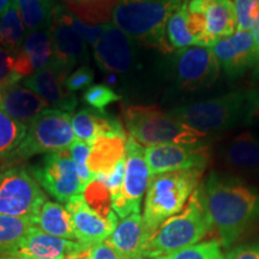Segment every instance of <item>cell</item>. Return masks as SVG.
<instances>
[{"label":"cell","mask_w":259,"mask_h":259,"mask_svg":"<svg viewBox=\"0 0 259 259\" xmlns=\"http://www.w3.org/2000/svg\"><path fill=\"white\" fill-rule=\"evenodd\" d=\"M0 259H34V258L25 257V255H18V254H4V255H0Z\"/></svg>","instance_id":"cell-44"},{"label":"cell","mask_w":259,"mask_h":259,"mask_svg":"<svg viewBox=\"0 0 259 259\" xmlns=\"http://www.w3.org/2000/svg\"><path fill=\"white\" fill-rule=\"evenodd\" d=\"M226 259H259V245H244L234 248Z\"/></svg>","instance_id":"cell-42"},{"label":"cell","mask_w":259,"mask_h":259,"mask_svg":"<svg viewBox=\"0 0 259 259\" xmlns=\"http://www.w3.org/2000/svg\"><path fill=\"white\" fill-rule=\"evenodd\" d=\"M46 202V194L24 167L0 171V213L32 220Z\"/></svg>","instance_id":"cell-8"},{"label":"cell","mask_w":259,"mask_h":259,"mask_svg":"<svg viewBox=\"0 0 259 259\" xmlns=\"http://www.w3.org/2000/svg\"><path fill=\"white\" fill-rule=\"evenodd\" d=\"M211 50L220 67L231 78L242 76L257 64V50L250 30L235 31L231 36L219 40Z\"/></svg>","instance_id":"cell-15"},{"label":"cell","mask_w":259,"mask_h":259,"mask_svg":"<svg viewBox=\"0 0 259 259\" xmlns=\"http://www.w3.org/2000/svg\"><path fill=\"white\" fill-rule=\"evenodd\" d=\"M94 57L97 66L113 76L127 72L134 58L131 38L115 24L107 23L101 37L94 45Z\"/></svg>","instance_id":"cell-16"},{"label":"cell","mask_w":259,"mask_h":259,"mask_svg":"<svg viewBox=\"0 0 259 259\" xmlns=\"http://www.w3.org/2000/svg\"><path fill=\"white\" fill-rule=\"evenodd\" d=\"M187 10L203 30V47L211 48L236 31V14L232 0H189Z\"/></svg>","instance_id":"cell-13"},{"label":"cell","mask_w":259,"mask_h":259,"mask_svg":"<svg viewBox=\"0 0 259 259\" xmlns=\"http://www.w3.org/2000/svg\"><path fill=\"white\" fill-rule=\"evenodd\" d=\"M67 73L69 72L50 64L38 72L27 77L23 80V84L48 103L58 107V109L70 113L76 108L77 97L74 94L70 93L65 85Z\"/></svg>","instance_id":"cell-18"},{"label":"cell","mask_w":259,"mask_h":259,"mask_svg":"<svg viewBox=\"0 0 259 259\" xmlns=\"http://www.w3.org/2000/svg\"><path fill=\"white\" fill-rule=\"evenodd\" d=\"M203 171V169L174 170L151 176L143 212L147 236L167 219L183 210L192 193L198 189Z\"/></svg>","instance_id":"cell-5"},{"label":"cell","mask_w":259,"mask_h":259,"mask_svg":"<svg viewBox=\"0 0 259 259\" xmlns=\"http://www.w3.org/2000/svg\"><path fill=\"white\" fill-rule=\"evenodd\" d=\"M185 0H118L113 22L130 38L144 42L163 54L171 48L166 36V24Z\"/></svg>","instance_id":"cell-3"},{"label":"cell","mask_w":259,"mask_h":259,"mask_svg":"<svg viewBox=\"0 0 259 259\" xmlns=\"http://www.w3.org/2000/svg\"><path fill=\"white\" fill-rule=\"evenodd\" d=\"M85 246L79 241L67 240L42 232L32 226L28 234L12 254L25 255L34 259H69Z\"/></svg>","instance_id":"cell-19"},{"label":"cell","mask_w":259,"mask_h":259,"mask_svg":"<svg viewBox=\"0 0 259 259\" xmlns=\"http://www.w3.org/2000/svg\"><path fill=\"white\" fill-rule=\"evenodd\" d=\"M124 124L127 132L141 145L198 144L206 134L190 127L171 113L157 106H128L125 108Z\"/></svg>","instance_id":"cell-6"},{"label":"cell","mask_w":259,"mask_h":259,"mask_svg":"<svg viewBox=\"0 0 259 259\" xmlns=\"http://www.w3.org/2000/svg\"><path fill=\"white\" fill-rule=\"evenodd\" d=\"M65 208L70 213L76 239L82 244L93 245L107 240L118 223V218L103 219L90 209L83 198V194L71 198L65 204Z\"/></svg>","instance_id":"cell-17"},{"label":"cell","mask_w":259,"mask_h":259,"mask_svg":"<svg viewBox=\"0 0 259 259\" xmlns=\"http://www.w3.org/2000/svg\"><path fill=\"white\" fill-rule=\"evenodd\" d=\"M69 259H122V257L116 252L111 242L103 240L93 245H85Z\"/></svg>","instance_id":"cell-37"},{"label":"cell","mask_w":259,"mask_h":259,"mask_svg":"<svg viewBox=\"0 0 259 259\" xmlns=\"http://www.w3.org/2000/svg\"><path fill=\"white\" fill-rule=\"evenodd\" d=\"M173 77L183 90L211 87L220 74V64L210 47L190 46L178 50L171 61Z\"/></svg>","instance_id":"cell-11"},{"label":"cell","mask_w":259,"mask_h":259,"mask_svg":"<svg viewBox=\"0 0 259 259\" xmlns=\"http://www.w3.org/2000/svg\"><path fill=\"white\" fill-rule=\"evenodd\" d=\"M17 4L27 30H47L51 28L54 8L51 0H17Z\"/></svg>","instance_id":"cell-30"},{"label":"cell","mask_w":259,"mask_h":259,"mask_svg":"<svg viewBox=\"0 0 259 259\" xmlns=\"http://www.w3.org/2000/svg\"><path fill=\"white\" fill-rule=\"evenodd\" d=\"M141 259H157V258H144V257H142Z\"/></svg>","instance_id":"cell-47"},{"label":"cell","mask_w":259,"mask_h":259,"mask_svg":"<svg viewBox=\"0 0 259 259\" xmlns=\"http://www.w3.org/2000/svg\"><path fill=\"white\" fill-rule=\"evenodd\" d=\"M28 126L16 121L0 108V171L10 168L27 134Z\"/></svg>","instance_id":"cell-27"},{"label":"cell","mask_w":259,"mask_h":259,"mask_svg":"<svg viewBox=\"0 0 259 259\" xmlns=\"http://www.w3.org/2000/svg\"><path fill=\"white\" fill-rule=\"evenodd\" d=\"M250 31L252 36H253L255 50H257V64H255L253 71L257 76H259V0H257V4H255L253 12V21H252V27Z\"/></svg>","instance_id":"cell-43"},{"label":"cell","mask_w":259,"mask_h":259,"mask_svg":"<svg viewBox=\"0 0 259 259\" xmlns=\"http://www.w3.org/2000/svg\"><path fill=\"white\" fill-rule=\"evenodd\" d=\"M12 0H0V16L4 14V11L9 8V5L11 4Z\"/></svg>","instance_id":"cell-45"},{"label":"cell","mask_w":259,"mask_h":259,"mask_svg":"<svg viewBox=\"0 0 259 259\" xmlns=\"http://www.w3.org/2000/svg\"><path fill=\"white\" fill-rule=\"evenodd\" d=\"M82 194L89 208L103 219L118 218L112 208V194L100 178L94 177V179L84 187Z\"/></svg>","instance_id":"cell-32"},{"label":"cell","mask_w":259,"mask_h":259,"mask_svg":"<svg viewBox=\"0 0 259 259\" xmlns=\"http://www.w3.org/2000/svg\"><path fill=\"white\" fill-rule=\"evenodd\" d=\"M32 226L30 220L0 213V255L14 253Z\"/></svg>","instance_id":"cell-31"},{"label":"cell","mask_w":259,"mask_h":259,"mask_svg":"<svg viewBox=\"0 0 259 259\" xmlns=\"http://www.w3.org/2000/svg\"><path fill=\"white\" fill-rule=\"evenodd\" d=\"M120 99V95H118L114 90L105 84H95L83 94L84 102L99 112H105L107 106L119 101Z\"/></svg>","instance_id":"cell-35"},{"label":"cell","mask_w":259,"mask_h":259,"mask_svg":"<svg viewBox=\"0 0 259 259\" xmlns=\"http://www.w3.org/2000/svg\"><path fill=\"white\" fill-rule=\"evenodd\" d=\"M65 9L87 24L109 23L118 0H64Z\"/></svg>","instance_id":"cell-28"},{"label":"cell","mask_w":259,"mask_h":259,"mask_svg":"<svg viewBox=\"0 0 259 259\" xmlns=\"http://www.w3.org/2000/svg\"><path fill=\"white\" fill-rule=\"evenodd\" d=\"M212 229L202 186H198L186 205L177 215L167 219L144 240L142 257L161 258L198 244Z\"/></svg>","instance_id":"cell-2"},{"label":"cell","mask_w":259,"mask_h":259,"mask_svg":"<svg viewBox=\"0 0 259 259\" xmlns=\"http://www.w3.org/2000/svg\"><path fill=\"white\" fill-rule=\"evenodd\" d=\"M30 174L42 189L61 203L66 204L84 190L69 150L46 155L40 163L30 167Z\"/></svg>","instance_id":"cell-10"},{"label":"cell","mask_w":259,"mask_h":259,"mask_svg":"<svg viewBox=\"0 0 259 259\" xmlns=\"http://www.w3.org/2000/svg\"><path fill=\"white\" fill-rule=\"evenodd\" d=\"M69 21L74 30L78 32L79 36L89 45H95L96 42L99 41V38L101 37V35L103 34V31H105V29L107 27V23L100 24V25L87 24L80 21V19L77 18L76 16L70 14V12H69Z\"/></svg>","instance_id":"cell-40"},{"label":"cell","mask_w":259,"mask_h":259,"mask_svg":"<svg viewBox=\"0 0 259 259\" xmlns=\"http://www.w3.org/2000/svg\"><path fill=\"white\" fill-rule=\"evenodd\" d=\"M71 118L70 113L58 108L42 111L28 125L27 134L18 148V160L69 149L76 141Z\"/></svg>","instance_id":"cell-7"},{"label":"cell","mask_w":259,"mask_h":259,"mask_svg":"<svg viewBox=\"0 0 259 259\" xmlns=\"http://www.w3.org/2000/svg\"><path fill=\"white\" fill-rule=\"evenodd\" d=\"M71 158H72L77 173H78L80 183L83 187L87 186L94 179V174L88 167V160L90 155V145L80 141H74L73 144L69 148Z\"/></svg>","instance_id":"cell-36"},{"label":"cell","mask_w":259,"mask_h":259,"mask_svg":"<svg viewBox=\"0 0 259 259\" xmlns=\"http://www.w3.org/2000/svg\"><path fill=\"white\" fill-rule=\"evenodd\" d=\"M212 229L223 247L234 244L259 218V194L235 178L211 173L202 185Z\"/></svg>","instance_id":"cell-1"},{"label":"cell","mask_w":259,"mask_h":259,"mask_svg":"<svg viewBox=\"0 0 259 259\" xmlns=\"http://www.w3.org/2000/svg\"><path fill=\"white\" fill-rule=\"evenodd\" d=\"M185 2H186V3H187V2H189V0H185Z\"/></svg>","instance_id":"cell-48"},{"label":"cell","mask_w":259,"mask_h":259,"mask_svg":"<svg viewBox=\"0 0 259 259\" xmlns=\"http://www.w3.org/2000/svg\"><path fill=\"white\" fill-rule=\"evenodd\" d=\"M50 31L53 50L51 65L69 72L74 65L87 59V42L70 24L69 11L63 6L53 8Z\"/></svg>","instance_id":"cell-14"},{"label":"cell","mask_w":259,"mask_h":259,"mask_svg":"<svg viewBox=\"0 0 259 259\" xmlns=\"http://www.w3.org/2000/svg\"><path fill=\"white\" fill-rule=\"evenodd\" d=\"M145 236L143 218L141 213H131L118 220L114 231L107 240L122 259H141Z\"/></svg>","instance_id":"cell-23"},{"label":"cell","mask_w":259,"mask_h":259,"mask_svg":"<svg viewBox=\"0 0 259 259\" xmlns=\"http://www.w3.org/2000/svg\"><path fill=\"white\" fill-rule=\"evenodd\" d=\"M157 259H226L218 240L200 242Z\"/></svg>","instance_id":"cell-34"},{"label":"cell","mask_w":259,"mask_h":259,"mask_svg":"<svg viewBox=\"0 0 259 259\" xmlns=\"http://www.w3.org/2000/svg\"><path fill=\"white\" fill-rule=\"evenodd\" d=\"M0 108L16 121L29 125L50 103L23 83H16L0 92Z\"/></svg>","instance_id":"cell-21"},{"label":"cell","mask_w":259,"mask_h":259,"mask_svg":"<svg viewBox=\"0 0 259 259\" xmlns=\"http://www.w3.org/2000/svg\"><path fill=\"white\" fill-rule=\"evenodd\" d=\"M255 112H259V92L255 94Z\"/></svg>","instance_id":"cell-46"},{"label":"cell","mask_w":259,"mask_h":259,"mask_svg":"<svg viewBox=\"0 0 259 259\" xmlns=\"http://www.w3.org/2000/svg\"><path fill=\"white\" fill-rule=\"evenodd\" d=\"M166 36L173 50L194 46L187 27V3H184L179 9L173 12L166 24Z\"/></svg>","instance_id":"cell-33"},{"label":"cell","mask_w":259,"mask_h":259,"mask_svg":"<svg viewBox=\"0 0 259 259\" xmlns=\"http://www.w3.org/2000/svg\"><path fill=\"white\" fill-rule=\"evenodd\" d=\"M53 50L50 29L30 31L15 56V73L27 78L47 67L52 61Z\"/></svg>","instance_id":"cell-20"},{"label":"cell","mask_w":259,"mask_h":259,"mask_svg":"<svg viewBox=\"0 0 259 259\" xmlns=\"http://www.w3.org/2000/svg\"><path fill=\"white\" fill-rule=\"evenodd\" d=\"M14 66L15 56L12 52L0 47V92L21 80L15 73Z\"/></svg>","instance_id":"cell-38"},{"label":"cell","mask_w":259,"mask_h":259,"mask_svg":"<svg viewBox=\"0 0 259 259\" xmlns=\"http://www.w3.org/2000/svg\"><path fill=\"white\" fill-rule=\"evenodd\" d=\"M93 70L89 66H87V65H83V66L78 67V69L73 71L67 77L66 80H65V85H66V88L70 93L73 94L74 92H79V90L85 89L87 87H89L93 83Z\"/></svg>","instance_id":"cell-41"},{"label":"cell","mask_w":259,"mask_h":259,"mask_svg":"<svg viewBox=\"0 0 259 259\" xmlns=\"http://www.w3.org/2000/svg\"><path fill=\"white\" fill-rule=\"evenodd\" d=\"M151 174L145 160L144 148L131 136L126 138L125 173L120 193L112 198V208L116 216L124 219L139 213L142 198L147 192Z\"/></svg>","instance_id":"cell-9"},{"label":"cell","mask_w":259,"mask_h":259,"mask_svg":"<svg viewBox=\"0 0 259 259\" xmlns=\"http://www.w3.org/2000/svg\"><path fill=\"white\" fill-rule=\"evenodd\" d=\"M126 134H108L96 137L90 144L88 167L95 176H107L125 158Z\"/></svg>","instance_id":"cell-22"},{"label":"cell","mask_w":259,"mask_h":259,"mask_svg":"<svg viewBox=\"0 0 259 259\" xmlns=\"http://www.w3.org/2000/svg\"><path fill=\"white\" fill-rule=\"evenodd\" d=\"M151 176L174 170L205 169L211 158V149L203 144H160L144 149Z\"/></svg>","instance_id":"cell-12"},{"label":"cell","mask_w":259,"mask_h":259,"mask_svg":"<svg viewBox=\"0 0 259 259\" xmlns=\"http://www.w3.org/2000/svg\"><path fill=\"white\" fill-rule=\"evenodd\" d=\"M223 160L228 168L239 173L259 171V141L251 132L238 135L223 150Z\"/></svg>","instance_id":"cell-25"},{"label":"cell","mask_w":259,"mask_h":259,"mask_svg":"<svg viewBox=\"0 0 259 259\" xmlns=\"http://www.w3.org/2000/svg\"><path fill=\"white\" fill-rule=\"evenodd\" d=\"M72 128L77 141L89 145L96 137L108 134H125L121 122L118 119L106 114L105 112L93 109H80L71 118Z\"/></svg>","instance_id":"cell-24"},{"label":"cell","mask_w":259,"mask_h":259,"mask_svg":"<svg viewBox=\"0 0 259 259\" xmlns=\"http://www.w3.org/2000/svg\"><path fill=\"white\" fill-rule=\"evenodd\" d=\"M255 90H236L208 101L180 106L170 113L190 127L208 135L248 122L255 113Z\"/></svg>","instance_id":"cell-4"},{"label":"cell","mask_w":259,"mask_h":259,"mask_svg":"<svg viewBox=\"0 0 259 259\" xmlns=\"http://www.w3.org/2000/svg\"><path fill=\"white\" fill-rule=\"evenodd\" d=\"M236 14V31L251 30L257 0H234Z\"/></svg>","instance_id":"cell-39"},{"label":"cell","mask_w":259,"mask_h":259,"mask_svg":"<svg viewBox=\"0 0 259 259\" xmlns=\"http://www.w3.org/2000/svg\"><path fill=\"white\" fill-rule=\"evenodd\" d=\"M17 0H12L4 14L0 16V47L17 53L25 38Z\"/></svg>","instance_id":"cell-29"},{"label":"cell","mask_w":259,"mask_h":259,"mask_svg":"<svg viewBox=\"0 0 259 259\" xmlns=\"http://www.w3.org/2000/svg\"><path fill=\"white\" fill-rule=\"evenodd\" d=\"M32 223L47 234L67 239V240L76 239L70 213L67 209L59 203L46 200L41 206L40 211L37 212L36 218L32 220Z\"/></svg>","instance_id":"cell-26"}]
</instances>
